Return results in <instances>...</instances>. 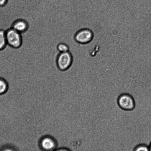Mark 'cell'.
Here are the masks:
<instances>
[{"mask_svg":"<svg viewBox=\"0 0 151 151\" xmlns=\"http://www.w3.org/2000/svg\"><path fill=\"white\" fill-rule=\"evenodd\" d=\"M7 45L15 49L19 48L22 44V39L21 34L12 28L6 32Z\"/></svg>","mask_w":151,"mask_h":151,"instance_id":"cell-2","label":"cell"},{"mask_svg":"<svg viewBox=\"0 0 151 151\" xmlns=\"http://www.w3.org/2000/svg\"><path fill=\"white\" fill-rule=\"evenodd\" d=\"M9 89L8 82L3 78L0 77V95L6 93Z\"/></svg>","mask_w":151,"mask_h":151,"instance_id":"cell-7","label":"cell"},{"mask_svg":"<svg viewBox=\"0 0 151 151\" xmlns=\"http://www.w3.org/2000/svg\"><path fill=\"white\" fill-rule=\"evenodd\" d=\"M149 151L148 145L144 143H141L137 145L133 150V151Z\"/></svg>","mask_w":151,"mask_h":151,"instance_id":"cell-9","label":"cell"},{"mask_svg":"<svg viewBox=\"0 0 151 151\" xmlns=\"http://www.w3.org/2000/svg\"><path fill=\"white\" fill-rule=\"evenodd\" d=\"M55 150L57 151H68L70 150L69 149L65 148L62 147L61 148H59L58 149H56Z\"/></svg>","mask_w":151,"mask_h":151,"instance_id":"cell-11","label":"cell"},{"mask_svg":"<svg viewBox=\"0 0 151 151\" xmlns=\"http://www.w3.org/2000/svg\"><path fill=\"white\" fill-rule=\"evenodd\" d=\"M28 25L25 21L19 20L15 22L13 24L12 28L18 32L22 34L28 29Z\"/></svg>","mask_w":151,"mask_h":151,"instance_id":"cell-6","label":"cell"},{"mask_svg":"<svg viewBox=\"0 0 151 151\" xmlns=\"http://www.w3.org/2000/svg\"><path fill=\"white\" fill-rule=\"evenodd\" d=\"M94 34L91 30L84 28L79 31L76 34L75 39L78 42L86 44L91 42L93 39Z\"/></svg>","mask_w":151,"mask_h":151,"instance_id":"cell-5","label":"cell"},{"mask_svg":"<svg viewBox=\"0 0 151 151\" xmlns=\"http://www.w3.org/2000/svg\"><path fill=\"white\" fill-rule=\"evenodd\" d=\"M148 147L149 151H151V140L148 145Z\"/></svg>","mask_w":151,"mask_h":151,"instance_id":"cell-13","label":"cell"},{"mask_svg":"<svg viewBox=\"0 0 151 151\" xmlns=\"http://www.w3.org/2000/svg\"><path fill=\"white\" fill-rule=\"evenodd\" d=\"M72 62V56L69 51L60 53L57 59L58 67L62 70H65L69 68Z\"/></svg>","mask_w":151,"mask_h":151,"instance_id":"cell-4","label":"cell"},{"mask_svg":"<svg viewBox=\"0 0 151 151\" xmlns=\"http://www.w3.org/2000/svg\"><path fill=\"white\" fill-rule=\"evenodd\" d=\"M58 143L56 139L50 135L42 137L38 141L40 148L43 151H52L56 149Z\"/></svg>","mask_w":151,"mask_h":151,"instance_id":"cell-3","label":"cell"},{"mask_svg":"<svg viewBox=\"0 0 151 151\" xmlns=\"http://www.w3.org/2000/svg\"><path fill=\"white\" fill-rule=\"evenodd\" d=\"M7 0H0V6H3L4 5Z\"/></svg>","mask_w":151,"mask_h":151,"instance_id":"cell-12","label":"cell"},{"mask_svg":"<svg viewBox=\"0 0 151 151\" xmlns=\"http://www.w3.org/2000/svg\"><path fill=\"white\" fill-rule=\"evenodd\" d=\"M117 102L119 108L124 111H131L135 106V102L134 97L128 93L121 94L117 99Z\"/></svg>","mask_w":151,"mask_h":151,"instance_id":"cell-1","label":"cell"},{"mask_svg":"<svg viewBox=\"0 0 151 151\" xmlns=\"http://www.w3.org/2000/svg\"><path fill=\"white\" fill-rule=\"evenodd\" d=\"M57 49L60 53L69 51V48L68 45L63 43H60L57 46Z\"/></svg>","mask_w":151,"mask_h":151,"instance_id":"cell-10","label":"cell"},{"mask_svg":"<svg viewBox=\"0 0 151 151\" xmlns=\"http://www.w3.org/2000/svg\"><path fill=\"white\" fill-rule=\"evenodd\" d=\"M7 45L6 31L0 30V51L4 49Z\"/></svg>","mask_w":151,"mask_h":151,"instance_id":"cell-8","label":"cell"}]
</instances>
